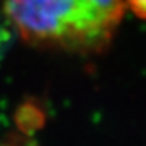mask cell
<instances>
[{
  "instance_id": "1",
  "label": "cell",
  "mask_w": 146,
  "mask_h": 146,
  "mask_svg": "<svg viewBox=\"0 0 146 146\" xmlns=\"http://www.w3.org/2000/svg\"><path fill=\"white\" fill-rule=\"evenodd\" d=\"M127 0H4L26 42L78 54L102 53L111 43Z\"/></svg>"
},
{
  "instance_id": "2",
  "label": "cell",
  "mask_w": 146,
  "mask_h": 146,
  "mask_svg": "<svg viewBox=\"0 0 146 146\" xmlns=\"http://www.w3.org/2000/svg\"><path fill=\"white\" fill-rule=\"evenodd\" d=\"M127 4L130 5L131 11H133L139 19H143V16H145L146 0H127Z\"/></svg>"
},
{
  "instance_id": "3",
  "label": "cell",
  "mask_w": 146,
  "mask_h": 146,
  "mask_svg": "<svg viewBox=\"0 0 146 146\" xmlns=\"http://www.w3.org/2000/svg\"><path fill=\"white\" fill-rule=\"evenodd\" d=\"M0 146H8V145H0Z\"/></svg>"
}]
</instances>
